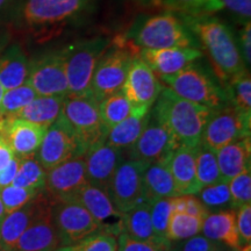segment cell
Returning <instances> with one entry per match:
<instances>
[{
  "label": "cell",
  "mask_w": 251,
  "mask_h": 251,
  "mask_svg": "<svg viewBox=\"0 0 251 251\" xmlns=\"http://www.w3.org/2000/svg\"><path fill=\"white\" fill-rule=\"evenodd\" d=\"M214 109L180 98L163 87L153 106V119L172 134L179 146L196 148Z\"/></svg>",
  "instance_id": "cell-1"
},
{
  "label": "cell",
  "mask_w": 251,
  "mask_h": 251,
  "mask_svg": "<svg viewBox=\"0 0 251 251\" xmlns=\"http://www.w3.org/2000/svg\"><path fill=\"white\" fill-rule=\"evenodd\" d=\"M183 21L207 49L220 79L229 81L246 70L237 41L228 26L208 15H184Z\"/></svg>",
  "instance_id": "cell-2"
},
{
  "label": "cell",
  "mask_w": 251,
  "mask_h": 251,
  "mask_svg": "<svg viewBox=\"0 0 251 251\" xmlns=\"http://www.w3.org/2000/svg\"><path fill=\"white\" fill-rule=\"evenodd\" d=\"M109 40L106 37H94L78 42L62 52L68 79L69 93L67 97H92L91 83L94 70L99 59L107 50Z\"/></svg>",
  "instance_id": "cell-3"
},
{
  "label": "cell",
  "mask_w": 251,
  "mask_h": 251,
  "mask_svg": "<svg viewBox=\"0 0 251 251\" xmlns=\"http://www.w3.org/2000/svg\"><path fill=\"white\" fill-rule=\"evenodd\" d=\"M165 85L180 98L212 109L227 105V92L216 83L214 77L198 65H188L172 76L161 77Z\"/></svg>",
  "instance_id": "cell-4"
},
{
  "label": "cell",
  "mask_w": 251,
  "mask_h": 251,
  "mask_svg": "<svg viewBox=\"0 0 251 251\" xmlns=\"http://www.w3.org/2000/svg\"><path fill=\"white\" fill-rule=\"evenodd\" d=\"M134 42L144 49L197 48L199 42L193 33L176 15L158 14L147 19L131 36Z\"/></svg>",
  "instance_id": "cell-5"
},
{
  "label": "cell",
  "mask_w": 251,
  "mask_h": 251,
  "mask_svg": "<svg viewBox=\"0 0 251 251\" xmlns=\"http://www.w3.org/2000/svg\"><path fill=\"white\" fill-rule=\"evenodd\" d=\"M62 114L74 130L84 153L91 147L105 141L108 130L100 119L99 102L93 97H65Z\"/></svg>",
  "instance_id": "cell-6"
},
{
  "label": "cell",
  "mask_w": 251,
  "mask_h": 251,
  "mask_svg": "<svg viewBox=\"0 0 251 251\" xmlns=\"http://www.w3.org/2000/svg\"><path fill=\"white\" fill-rule=\"evenodd\" d=\"M250 117L251 114L241 112L231 103L214 109L206 124L200 143L218 152L234 141L250 137Z\"/></svg>",
  "instance_id": "cell-7"
},
{
  "label": "cell",
  "mask_w": 251,
  "mask_h": 251,
  "mask_svg": "<svg viewBox=\"0 0 251 251\" xmlns=\"http://www.w3.org/2000/svg\"><path fill=\"white\" fill-rule=\"evenodd\" d=\"M134 54V50L125 46L112 47L105 51L97 64L91 83V93L97 101L100 102L122 89Z\"/></svg>",
  "instance_id": "cell-8"
},
{
  "label": "cell",
  "mask_w": 251,
  "mask_h": 251,
  "mask_svg": "<svg viewBox=\"0 0 251 251\" xmlns=\"http://www.w3.org/2000/svg\"><path fill=\"white\" fill-rule=\"evenodd\" d=\"M83 155L84 151L76 135L64 115L61 114L47 129L36 151V159L46 171H49L74 157Z\"/></svg>",
  "instance_id": "cell-9"
},
{
  "label": "cell",
  "mask_w": 251,
  "mask_h": 251,
  "mask_svg": "<svg viewBox=\"0 0 251 251\" xmlns=\"http://www.w3.org/2000/svg\"><path fill=\"white\" fill-rule=\"evenodd\" d=\"M148 165L146 163L128 159L122 161L113 175L106 193L115 208L126 213L144 201L143 175Z\"/></svg>",
  "instance_id": "cell-10"
},
{
  "label": "cell",
  "mask_w": 251,
  "mask_h": 251,
  "mask_svg": "<svg viewBox=\"0 0 251 251\" xmlns=\"http://www.w3.org/2000/svg\"><path fill=\"white\" fill-rule=\"evenodd\" d=\"M64 202L78 203L87 209L99 225V233L115 237L124 233V213L115 208L108 194L101 188L87 185Z\"/></svg>",
  "instance_id": "cell-11"
},
{
  "label": "cell",
  "mask_w": 251,
  "mask_h": 251,
  "mask_svg": "<svg viewBox=\"0 0 251 251\" xmlns=\"http://www.w3.org/2000/svg\"><path fill=\"white\" fill-rule=\"evenodd\" d=\"M54 222L61 247L76 244L99 231V225L90 212L75 202L56 201Z\"/></svg>",
  "instance_id": "cell-12"
},
{
  "label": "cell",
  "mask_w": 251,
  "mask_h": 251,
  "mask_svg": "<svg viewBox=\"0 0 251 251\" xmlns=\"http://www.w3.org/2000/svg\"><path fill=\"white\" fill-rule=\"evenodd\" d=\"M89 0H27L24 8L26 23L31 27L51 28L77 18Z\"/></svg>",
  "instance_id": "cell-13"
},
{
  "label": "cell",
  "mask_w": 251,
  "mask_h": 251,
  "mask_svg": "<svg viewBox=\"0 0 251 251\" xmlns=\"http://www.w3.org/2000/svg\"><path fill=\"white\" fill-rule=\"evenodd\" d=\"M41 97H67L69 93L63 54H52L41 57L29 64L26 80Z\"/></svg>",
  "instance_id": "cell-14"
},
{
  "label": "cell",
  "mask_w": 251,
  "mask_h": 251,
  "mask_svg": "<svg viewBox=\"0 0 251 251\" xmlns=\"http://www.w3.org/2000/svg\"><path fill=\"white\" fill-rule=\"evenodd\" d=\"M178 147H180L179 143L170 131L153 119V122L149 120L142 134L130 148V159L141 161L147 165L164 162L170 159Z\"/></svg>",
  "instance_id": "cell-15"
},
{
  "label": "cell",
  "mask_w": 251,
  "mask_h": 251,
  "mask_svg": "<svg viewBox=\"0 0 251 251\" xmlns=\"http://www.w3.org/2000/svg\"><path fill=\"white\" fill-rule=\"evenodd\" d=\"M55 202L56 200L51 197L24 231L12 251H55L61 247L54 222Z\"/></svg>",
  "instance_id": "cell-16"
},
{
  "label": "cell",
  "mask_w": 251,
  "mask_h": 251,
  "mask_svg": "<svg viewBox=\"0 0 251 251\" xmlns=\"http://www.w3.org/2000/svg\"><path fill=\"white\" fill-rule=\"evenodd\" d=\"M91 185L83 156H77L47 171L46 192L56 201H65L78 191Z\"/></svg>",
  "instance_id": "cell-17"
},
{
  "label": "cell",
  "mask_w": 251,
  "mask_h": 251,
  "mask_svg": "<svg viewBox=\"0 0 251 251\" xmlns=\"http://www.w3.org/2000/svg\"><path fill=\"white\" fill-rule=\"evenodd\" d=\"M162 89L152 69L142 58L135 56L121 89L125 96L134 106H147L151 108Z\"/></svg>",
  "instance_id": "cell-18"
},
{
  "label": "cell",
  "mask_w": 251,
  "mask_h": 251,
  "mask_svg": "<svg viewBox=\"0 0 251 251\" xmlns=\"http://www.w3.org/2000/svg\"><path fill=\"white\" fill-rule=\"evenodd\" d=\"M48 127L19 118L0 117V135L7 140L15 156L35 155Z\"/></svg>",
  "instance_id": "cell-19"
},
{
  "label": "cell",
  "mask_w": 251,
  "mask_h": 251,
  "mask_svg": "<svg viewBox=\"0 0 251 251\" xmlns=\"http://www.w3.org/2000/svg\"><path fill=\"white\" fill-rule=\"evenodd\" d=\"M87 178L91 185L106 192L113 175L124 161L122 150L111 147L103 141L91 147L83 155Z\"/></svg>",
  "instance_id": "cell-20"
},
{
  "label": "cell",
  "mask_w": 251,
  "mask_h": 251,
  "mask_svg": "<svg viewBox=\"0 0 251 251\" xmlns=\"http://www.w3.org/2000/svg\"><path fill=\"white\" fill-rule=\"evenodd\" d=\"M50 199L51 197L46 192V190H42L27 205L21 207L18 211L6 214L0 224V250H13L15 243L24 231Z\"/></svg>",
  "instance_id": "cell-21"
},
{
  "label": "cell",
  "mask_w": 251,
  "mask_h": 251,
  "mask_svg": "<svg viewBox=\"0 0 251 251\" xmlns=\"http://www.w3.org/2000/svg\"><path fill=\"white\" fill-rule=\"evenodd\" d=\"M140 55V57L152 69L153 72H157L159 77L178 74L202 56L199 49L180 47L166 49H143Z\"/></svg>",
  "instance_id": "cell-22"
},
{
  "label": "cell",
  "mask_w": 251,
  "mask_h": 251,
  "mask_svg": "<svg viewBox=\"0 0 251 251\" xmlns=\"http://www.w3.org/2000/svg\"><path fill=\"white\" fill-rule=\"evenodd\" d=\"M196 148L178 147L169 161L178 196H194L200 191L196 171Z\"/></svg>",
  "instance_id": "cell-23"
},
{
  "label": "cell",
  "mask_w": 251,
  "mask_h": 251,
  "mask_svg": "<svg viewBox=\"0 0 251 251\" xmlns=\"http://www.w3.org/2000/svg\"><path fill=\"white\" fill-rule=\"evenodd\" d=\"M150 107L134 106L125 120L109 128L105 142L118 149H130L136 142L150 120Z\"/></svg>",
  "instance_id": "cell-24"
},
{
  "label": "cell",
  "mask_w": 251,
  "mask_h": 251,
  "mask_svg": "<svg viewBox=\"0 0 251 251\" xmlns=\"http://www.w3.org/2000/svg\"><path fill=\"white\" fill-rule=\"evenodd\" d=\"M250 137L234 141L216 152L222 181L233 179L236 176L250 170Z\"/></svg>",
  "instance_id": "cell-25"
},
{
  "label": "cell",
  "mask_w": 251,
  "mask_h": 251,
  "mask_svg": "<svg viewBox=\"0 0 251 251\" xmlns=\"http://www.w3.org/2000/svg\"><path fill=\"white\" fill-rule=\"evenodd\" d=\"M169 161L148 165L143 175L144 201L152 203L159 199H168L178 196Z\"/></svg>",
  "instance_id": "cell-26"
},
{
  "label": "cell",
  "mask_w": 251,
  "mask_h": 251,
  "mask_svg": "<svg viewBox=\"0 0 251 251\" xmlns=\"http://www.w3.org/2000/svg\"><path fill=\"white\" fill-rule=\"evenodd\" d=\"M201 231L203 236L214 242H222L235 250H240L236 225V211H221L208 214L203 219Z\"/></svg>",
  "instance_id": "cell-27"
},
{
  "label": "cell",
  "mask_w": 251,
  "mask_h": 251,
  "mask_svg": "<svg viewBox=\"0 0 251 251\" xmlns=\"http://www.w3.org/2000/svg\"><path fill=\"white\" fill-rule=\"evenodd\" d=\"M29 63L19 46H13L0 57V84L5 91L15 89L26 83Z\"/></svg>",
  "instance_id": "cell-28"
},
{
  "label": "cell",
  "mask_w": 251,
  "mask_h": 251,
  "mask_svg": "<svg viewBox=\"0 0 251 251\" xmlns=\"http://www.w3.org/2000/svg\"><path fill=\"white\" fill-rule=\"evenodd\" d=\"M65 97L37 96L33 101L15 114L14 118L49 127L62 114Z\"/></svg>",
  "instance_id": "cell-29"
},
{
  "label": "cell",
  "mask_w": 251,
  "mask_h": 251,
  "mask_svg": "<svg viewBox=\"0 0 251 251\" xmlns=\"http://www.w3.org/2000/svg\"><path fill=\"white\" fill-rule=\"evenodd\" d=\"M124 233L135 240L152 243L169 242L168 238L158 237L153 231L150 218V203L148 202H142L124 213Z\"/></svg>",
  "instance_id": "cell-30"
},
{
  "label": "cell",
  "mask_w": 251,
  "mask_h": 251,
  "mask_svg": "<svg viewBox=\"0 0 251 251\" xmlns=\"http://www.w3.org/2000/svg\"><path fill=\"white\" fill-rule=\"evenodd\" d=\"M133 103L129 101V99L120 90L99 102L100 119H101L103 126L108 130L113 126L125 120L133 111Z\"/></svg>",
  "instance_id": "cell-31"
},
{
  "label": "cell",
  "mask_w": 251,
  "mask_h": 251,
  "mask_svg": "<svg viewBox=\"0 0 251 251\" xmlns=\"http://www.w3.org/2000/svg\"><path fill=\"white\" fill-rule=\"evenodd\" d=\"M46 180L47 171L35 158V155L20 157L18 174L12 183L13 186L42 191L46 187Z\"/></svg>",
  "instance_id": "cell-32"
},
{
  "label": "cell",
  "mask_w": 251,
  "mask_h": 251,
  "mask_svg": "<svg viewBox=\"0 0 251 251\" xmlns=\"http://www.w3.org/2000/svg\"><path fill=\"white\" fill-rule=\"evenodd\" d=\"M196 171L200 190L221 181L216 152L207 148L202 143L196 148Z\"/></svg>",
  "instance_id": "cell-33"
},
{
  "label": "cell",
  "mask_w": 251,
  "mask_h": 251,
  "mask_svg": "<svg viewBox=\"0 0 251 251\" xmlns=\"http://www.w3.org/2000/svg\"><path fill=\"white\" fill-rule=\"evenodd\" d=\"M152 2L191 17L209 15L225 7L221 0H152Z\"/></svg>",
  "instance_id": "cell-34"
},
{
  "label": "cell",
  "mask_w": 251,
  "mask_h": 251,
  "mask_svg": "<svg viewBox=\"0 0 251 251\" xmlns=\"http://www.w3.org/2000/svg\"><path fill=\"white\" fill-rule=\"evenodd\" d=\"M202 221L186 213H172L166 229V238L172 242L197 236L201 231Z\"/></svg>",
  "instance_id": "cell-35"
},
{
  "label": "cell",
  "mask_w": 251,
  "mask_h": 251,
  "mask_svg": "<svg viewBox=\"0 0 251 251\" xmlns=\"http://www.w3.org/2000/svg\"><path fill=\"white\" fill-rule=\"evenodd\" d=\"M36 97L37 94L35 91L27 83L15 89L5 91L1 108H0V117L14 118L17 113L20 112L30 101H33Z\"/></svg>",
  "instance_id": "cell-36"
},
{
  "label": "cell",
  "mask_w": 251,
  "mask_h": 251,
  "mask_svg": "<svg viewBox=\"0 0 251 251\" xmlns=\"http://www.w3.org/2000/svg\"><path fill=\"white\" fill-rule=\"evenodd\" d=\"M228 99L241 112L251 114V78L247 70H243L229 80Z\"/></svg>",
  "instance_id": "cell-37"
},
{
  "label": "cell",
  "mask_w": 251,
  "mask_h": 251,
  "mask_svg": "<svg viewBox=\"0 0 251 251\" xmlns=\"http://www.w3.org/2000/svg\"><path fill=\"white\" fill-rule=\"evenodd\" d=\"M55 251H118V238L103 233H94L72 246L59 247Z\"/></svg>",
  "instance_id": "cell-38"
},
{
  "label": "cell",
  "mask_w": 251,
  "mask_h": 251,
  "mask_svg": "<svg viewBox=\"0 0 251 251\" xmlns=\"http://www.w3.org/2000/svg\"><path fill=\"white\" fill-rule=\"evenodd\" d=\"M39 192L40 191L18 187L13 186V185L0 188V199H1L2 205H4L6 214L18 211L21 207L27 205L37 196Z\"/></svg>",
  "instance_id": "cell-39"
},
{
  "label": "cell",
  "mask_w": 251,
  "mask_h": 251,
  "mask_svg": "<svg viewBox=\"0 0 251 251\" xmlns=\"http://www.w3.org/2000/svg\"><path fill=\"white\" fill-rule=\"evenodd\" d=\"M230 192V206L238 209L251 201V175L250 170L236 176L228 181Z\"/></svg>",
  "instance_id": "cell-40"
},
{
  "label": "cell",
  "mask_w": 251,
  "mask_h": 251,
  "mask_svg": "<svg viewBox=\"0 0 251 251\" xmlns=\"http://www.w3.org/2000/svg\"><path fill=\"white\" fill-rule=\"evenodd\" d=\"M198 194H199L198 199L205 207L216 208V207H224L230 203V192H229L227 181L221 180L209 186L202 187Z\"/></svg>",
  "instance_id": "cell-41"
},
{
  "label": "cell",
  "mask_w": 251,
  "mask_h": 251,
  "mask_svg": "<svg viewBox=\"0 0 251 251\" xmlns=\"http://www.w3.org/2000/svg\"><path fill=\"white\" fill-rule=\"evenodd\" d=\"M172 214L170 198L159 199L150 203V218L153 231L158 237L166 238V229H168L169 220Z\"/></svg>",
  "instance_id": "cell-42"
},
{
  "label": "cell",
  "mask_w": 251,
  "mask_h": 251,
  "mask_svg": "<svg viewBox=\"0 0 251 251\" xmlns=\"http://www.w3.org/2000/svg\"><path fill=\"white\" fill-rule=\"evenodd\" d=\"M118 251H171V242L152 243L140 241L124 233L119 235Z\"/></svg>",
  "instance_id": "cell-43"
},
{
  "label": "cell",
  "mask_w": 251,
  "mask_h": 251,
  "mask_svg": "<svg viewBox=\"0 0 251 251\" xmlns=\"http://www.w3.org/2000/svg\"><path fill=\"white\" fill-rule=\"evenodd\" d=\"M236 225L240 248L251 244V205H244L236 212Z\"/></svg>",
  "instance_id": "cell-44"
},
{
  "label": "cell",
  "mask_w": 251,
  "mask_h": 251,
  "mask_svg": "<svg viewBox=\"0 0 251 251\" xmlns=\"http://www.w3.org/2000/svg\"><path fill=\"white\" fill-rule=\"evenodd\" d=\"M224 6H227L238 20L244 25L250 23L251 0H221Z\"/></svg>",
  "instance_id": "cell-45"
},
{
  "label": "cell",
  "mask_w": 251,
  "mask_h": 251,
  "mask_svg": "<svg viewBox=\"0 0 251 251\" xmlns=\"http://www.w3.org/2000/svg\"><path fill=\"white\" fill-rule=\"evenodd\" d=\"M218 244L205 236H193L188 238L180 251H216Z\"/></svg>",
  "instance_id": "cell-46"
},
{
  "label": "cell",
  "mask_w": 251,
  "mask_h": 251,
  "mask_svg": "<svg viewBox=\"0 0 251 251\" xmlns=\"http://www.w3.org/2000/svg\"><path fill=\"white\" fill-rule=\"evenodd\" d=\"M241 56H242V59L244 64H247L248 67L251 63V27L250 23L244 25V28L241 31Z\"/></svg>",
  "instance_id": "cell-47"
},
{
  "label": "cell",
  "mask_w": 251,
  "mask_h": 251,
  "mask_svg": "<svg viewBox=\"0 0 251 251\" xmlns=\"http://www.w3.org/2000/svg\"><path fill=\"white\" fill-rule=\"evenodd\" d=\"M20 165V157L15 156L14 159L6 168L0 170V188L9 186L13 183Z\"/></svg>",
  "instance_id": "cell-48"
},
{
  "label": "cell",
  "mask_w": 251,
  "mask_h": 251,
  "mask_svg": "<svg viewBox=\"0 0 251 251\" xmlns=\"http://www.w3.org/2000/svg\"><path fill=\"white\" fill-rule=\"evenodd\" d=\"M186 197V207H185V213L198 219L203 220L208 215L207 208L202 205V202L194 196H185Z\"/></svg>",
  "instance_id": "cell-49"
},
{
  "label": "cell",
  "mask_w": 251,
  "mask_h": 251,
  "mask_svg": "<svg viewBox=\"0 0 251 251\" xmlns=\"http://www.w3.org/2000/svg\"><path fill=\"white\" fill-rule=\"evenodd\" d=\"M15 153L11 148L7 140L0 135V170L7 166L14 159Z\"/></svg>",
  "instance_id": "cell-50"
},
{
  "label": "cell",
  "mask_w": 251,
  "mask_h": 251,
  "mask_svg": "<svg viewBox=\"0 0 251 251\" xmlns=\"http://www.w3.org/2000/svg\"><path fill=\"white\" fill-rule=\"evenodd\" d=\"M5 216H6V212H5L4 205H2L1 199H0V224H1V221L4 220Z\"/></svg>",
  "instance_id": "cell-51"
},
{
  "label": "cell",
  "mask_w": 251,
  "mask_h": 251,
  "mask_svg": "<svg viewBox=\"0 0 251 251\" xmlns=\"http://www.w3.org/2000/svg\"><path fill=\"white\" fill-rule=\"evenodd\" d=\"M4 94H5V90L4 87L1 86V84H0V108H1V102H2V98H4Z\"/></svg>",
  "instance_id": "cell-52"
},
{
  "label": "cell",
  "mask_w": 251,
  "mask_h": 251,
  "mask_svg": "<svg viewBox=\"0 0 251 251\" xmlns=\"http://www.w3.org/2000/svg\"><path fill=\"white\" fill-rule=\"evenodd\" d=\"M240 251H251V244H248V246L241 248Z\"/></svg>",
  "instance_id": "cell-53"
},
{
  "label": "cell",
  "mask_w": 251,
  "mask_h": 251,
  "mask_svg": "<svg viewBox=\"0 0 251 251\" xmlns=\"http://www.w3.org/2000/svg\"><path fill=\"white\" fill-rule=\"evenodd\" d=\"M5 2H6V0H0V7H1V6L4 5Z\"/></svg>",
  "instance_id": "cell-54"
},
{
  "label": "cell",
  "mask_w": 251,
  "mask_h": 251,
  "mask_svg": "<svg viewBox=\"0 0 251 251\" xmlns=\"http://www.w3.org/2000/svg\"><path fill=\"white\" fill-rule=\"evenodd\" d=\"M0 251H2V250H0Z\"/></svg>",
  "instance_id": "cell-55"
}]
</instances>
